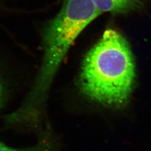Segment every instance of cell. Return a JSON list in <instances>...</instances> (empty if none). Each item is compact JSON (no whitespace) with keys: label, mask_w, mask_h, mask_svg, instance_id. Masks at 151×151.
<instances>
[{"label":"cell","mask_w":151,"mask_h":151,"mask_svg":"<svg viewBox=\"0 0 151 151\" xmlns=\"http://www.w3.org/2000/svg\"><path fill=\"white\" fill-rule=\"evenodd\" d=\"M93 0H65L43 35V62L35 86L25 105L34 109L52 82L71 45L85 27L100 15Z\"/></svg>","instance_id":"2"},{"label":"cell","mask_w":151,"mask_h":151,"mask_svg":"<svg viewBox=\"0 0 151 151\" xmlns=\"http://www.w3.org/2000/svg\"><path fill=\"white\" fill-rule=\"evenodd\" d=\"M135 78L129 44L120 32L110 29L85 56L78 85L81 92L90 100L120 109L128 102Z\"/></svg>","instance_id":"1"},{"label":"cell","mask_w":151,"mask_h":151,"mask_svg":"<svg viewBox=\"0 0 151 151\" xmlns=\"http://www.w3.org/2000/svg\"><path fill=\"white\" fill-rule=\"evenodd\" d=\"M97 10L100 12L123 14L138 8L139 0H93Z\"/></svg>","instance_id":"3"},{"label":"cell","mask_w":151,"mask_h":151,"mask_svg":"<svg viewBox=\"0 0 151 151\" xmlns=\"http://www.w3.org/2000/svg\"><path fill=\"white\" fill-rule=\"evenodd\" d=\"M0 151H44L43 147H36L27 150H16L11 148L0 143Z\"/></svg>","instance_id":"4"},{"label":"cell","mask_w":151,"mask_h":151,"mask_svg":"<svg viewBox=\"0 0 151 151\" xmlns=\"http://www.w3.org/2000/svg\"><path fill=\"white\" fill-rule=\"evenodd\" d=\"M4 95V84L2 83V81L0 78V108L2 106Z\"/></svg>","instance_id":"5"}]
</instances>
